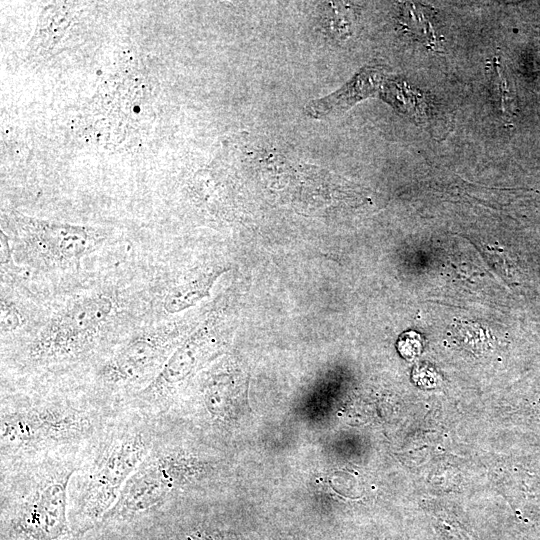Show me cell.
<instances>
[{
	"instance_id": "obj_1",
	"label": "cell",
	"mask_w": 540,
	"mask_h": 540,
	"mask_svg": "<svg viewBox=\"0 0 540 540\" xmlns=\"http://www.w3.org/2000/svg\"><path fill=\"white\" fill-rule=\"evenodd\" d=\"M122 408L86 387L75 392H2L0 465L84 451Z\"/></svg>"
},
{
	"instance_id": "obj_2",
	"label": "cell",
	"mask_w": 540,
	"mask_h": 540,
	"mask_svg": "<svg viewBox=\"0 0 540 540\" xmlns=\"http://www.w3.org/2000/svg\"><path fill=\"white\" fill-rule=\"evenodd\" d=\"M163 426V420L126 405L85 449L68 490V516L74 536L96 528Z\"/></svg>"
},
{
	"instance_id": "obj_3",
	"label": "cell",
	"mask_w": 540,
	"mask_h": 540,
	"mask_svg": "<svg viewBox=\"0 0 540 540\" xmlns=\"http://www.w3.org/2000/svg\"><path fill=\"white\" fill-rule=\"evenodd\" d=\"M84 451L0 465L2 540L72 539L68 490Z\"/></svg>"
},
{
	"instance_id": "obj_4",
	"label": "cell",
	"mask_w": 540,
	"mask_h": 540,
	"mask_svg": "<svg viewBox=\"0 0 540 540\" xmlns=\"http://www.w3.org/2000/svg\"><path fill=\"white\" fill-rule=\"evenodd\" d=\"M118 313L116 298L92 292L68 301L20 349L13 364L22 373L65 370L105 354L104 339Z\"/></svg>"
},
{
	"instance_id": "obj_5",
	"label": "cell",
	"mask_w": 540,
	"mask_h": 540,
	"mask_svg": "<svg viewBox=\"0 0 540 540\" xmlns=\"http://www.w3.org/2000/svg\"><path fill=\"white\" fill-rule=\"evenodd\" d=\"M206 471V462L173 444L164 426L149 452L123 487L117 501L96 528L152 519Z\"/></svg>"
},
{
	"instance_id": "obj_6",
	"label": "cell",
	"mask_w": 540,
	"mask_h": 540,
	"mask_svg": "<svg viewBox=\"0 0 540 540\" xmlns=\"http://www.w3.org/2000/svg\"><path fill=\"white\" fill-rule=\"evenodd\" d=\"M23 228L20 252L30 263L47 268L76 265L102 241L99 233L85 227L29 222Z\"/></svg>"
},
{
	"instance_id": "obj_7",
	"label": "cell",
	"mask_w": 540,
	"mask_h": 540,
	"mask_svg": "<svg viewBox=\"0 0 540 540\" xmlns=\"http://www.w3.org/2000/svg\"><path fill=\"white\" fill-rule=\"evenodd\" d=\"M387 79L383 67H364L340 90L326 98L310 103L306 107V112L316 118L330 113L342 112L363 99L380 96Z\"/></svg>"
},
{
	"instance_id": "obj_8",
	"label": "cell",
	"mask_w": 540,
	"mask_h": 540,
	"mask_svg": "<svg viewBox=\"0 0 540 540\" xmlns=\"http://www.w3.org/2000/svg\"><path fill=\"white\" fill-rule=\"evenodd\" d=\"M379 97L417 124H426L430 120V99L405 80L388 78Z\"/></svg>"
},
{
	"instance_id": "obj_9",
	"label": "cell",
	"mask_w": 540,
	"mask_h": 540,
	"mask_svg": "<svg viewBox=\"0 0 540 540\" xmlns=\"http://www.w3.org/2000/svg\"><path fill=\"white\" fill-rule=\"evenodd\" d=\"M487 71L494 99L498 102L503 119L506 123H511L514 111V100L498 58L495 57L489 62Z\"/></svg>"
},
{
	"instance_id": "obj_10",
	"label": "cell",
	"mask_w": 540,
	"mask_h": 540,
	"mask_svg": "<svg viewBox=\"0 0 540 540\" xmlns=\"http://www.w3.org/2000/svg\"><path fill=\"white\" fill-rule=\"evenodd\" d=\"M403 23L406 29L417 36L422 42L431 46L437 45L435 30L430 22V14L424 7L416 3H406L403 14Z\"/></svg>"
},
{
	"instance_id": "obj_11",
	"label": "cell",
	"mask_w": 540,
	"mask_h": 540,
	"mask_svg": "<svg viewBox=\"0 0 540 540\" xmlns=\"http://www.w3.org/2000/svg\"><path fill=\"white\" fill-rule=\"evenodd\" d=\"M20 311L7 299L1 298V333L7 335L19 328Z\"/></svg>"
},
{
	"instance_id": "obj_12",
	"label": "cell",
	"mask_w": 540,
	"mask_h": 540,
	"mask_svg": "<svg viewBox=\"0 0 540 540\" xmlns=\"http://www.w3.org/2000/svg\"><path fill=\"white\" fill-rule=\"evenodd\" d=\"M334 14L331 15L332 29L341 35L348 36L351 33L352 26V11L349 6L336 5L334 6Z\"/></svg>"
},
{
	"instance_id": "obj_13",
	"label": "cell",
	"mask_w": 540,
	"mask_h": 540,
	"mask_svg": "<svg viewBox=\"0 0 540 540\" xmlns=\"http://www.w3.org/2000/svg\"><path fill=\"white\" fill-rule=\"evenodd\" d=\"M417 335L408 333L405 335V338H400L398 343L399 351L402 355L410 358L416 355L420 350L419 340L416 339Z\"/></svg>"
},
{
	"instance_id": "obj_14",
	"label": "cell",
	"mask_w": 540,
	"mask_h": 540,
	"mask_svg": "<svg viewBox=\"0 0 540 540\" xmlns=\"http://www.w3.org/2000/svg\"><path fill=\"white\" fill-rule=\"evenodd\" d=\"M186 540H216V539L212 536V534L205 531L198 530V531H194L190 533L186 537Z\"/></svg>"
}]
</instances>
